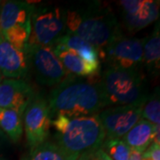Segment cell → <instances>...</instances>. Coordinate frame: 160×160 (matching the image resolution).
I'll list each match as a JSON object with an SVG mask.
<instances>
[{"mask_svg":"<svg viewBox=\"0 0 160 160\" xmlns=\"http://www.w3.org/2000/svg\"><path fill=\"white\" fill-rule=\"evenodd\" d=\"M48 107L52 117L62 115L70 118L98 114L106 107L99 82L68 76L51 92Z\"/></svg>","mask_w":160,"mask_h":160,"instance_id":"6da1fadb","label":"cell"},{"mask_svg":"<svg viewBox=\"0 0 160 160\" xmlns=\"http://www.w3.org/2000/svg\"><path fill=\"white\" fill-rule=\"evenodd\" d=\"M66 27L69 32L93 46L101 58L105 49L121 35L114 12L100 2L66 12Z\"/></svg>","mask_w":160,"mask_h":160,"instance_id":"7a4b0ae2","label":"cell"},{"mask_svg":"<svg viewBox=\"0 0 160 160\" xmlns=\"http://www.w3.org/2000/svg\"><path fill=\"white\" fill-rule=\"evenodd\" d=\"M52 126L57 132L58 145L78 157L102 148L106 137L98 114L73 118L58 115Z\"/></svg>","mask_w":160,"mask_h":160,"instance_id":"3957f363","label":"cell"},{"mask_svg":"<svg viewBox=\"0 0 160 160\" xmlns=\"http://www.w3.org/2000/svg\"><path fill=\"white\" fill-rule=\"evenodd\" d=\"M106 107L124 105H143L147 100L142 78L136 69L109 67L99 81Z\"/></svg>","mask_w":160,"mask_h":160,"instance_id":"277c9868","label":"cell"},{"mask_svg":"<svg viewBox=\"0 0 160 160\" xmlns=\"http://www.w3.org/2000/svg\"><path fill=\"white\" fill-rule=\"evenodd\" d=\"M35 6L27 1H6L0 12V35L20 51L28 52Z\"/></svg>","mask_w":160,"mask_h":160,"instance_id":"5b68a950","label":"cell"},{"mask_svg":"<svg viewBox=\"0 0 160 160\" xmlns=\"http://www.w3.org/2000/svg\"><path fill=\"white\" fill-rule=\"evenodd\" d=\"M66 28V12L61 8L35 9L31 18L29 45L52 47L65 34Z\"/></svg>","mask_w":160,"mask_h":160,"instance_id":"8992f818","label":"cell"},{"mask_svg":"<svg viewBox=\"0 0 160 160\" xmlns=\"http://www.w3.org/2000/svg\"><path fill=\"white\" fill-rule=\"evenodd\" d=\"M28 56L29 67L33 68L35 77L40 85L57 86L69 76L49 46L29 45Z\"/></svg>","mask_w":160,"mask_h":160,"instance_id":"52a82bcc","label":"cell"},{"mask_svg":"<svg viewBox=\"0 0 160 160\" xmlns=\"http://www.w3.org/2000/svg\"><path fill=\"white\" fill-rule=\"evenodd\" d=\"M145 39L118 37L103 52L102 59L109 67L122 69H136L142 62Z\"/></svg>","mask_w":160,"mask_h":160,"instance_id":"ba28073f","label":"cell"},{"mask_svg":"<svg viewBox=\"0 0 160 160\" xmlns=\"http://www.w3.org/2000/svg\"><path fill=\"white\" fill-rule=\"evenodd\" d=\"M142 106H115L98 114L105 131V139H119L126 134L141 120Z\"/></svg>","mask_w":160,"mask_h":160,"instance_id":"9c48e42d","label":"cell"},{"mask_svg":"<svg viewBox=\"0 0 160 160\" xmlns=\"http://www.w3.org/2000/svg\"><path fill=\"white\" fill-rule=\"evenodd\" d=\"M50 125L51 115L47 102L35 98L24 112V129L31 150L46 142Z\"/></svg>","mask_w":160,"mask_h":160,"instance_id":"30bf717a","label":"cell"},{"mask_svg":"<svg viewBox=\"0 0 160 160\" xmlns=\"http://www.w3.org/2000/svg\"><path fill=\"white\" fill-rule=\"evenodd\" d=\"M122 17L129 31H138L154 22L159 15V2L152 0H124L120 2Z\"/></svg>","mask_w":160,"mask_h":160,"instance_id":"8fae6325","label":"cell"},{"mask_svg":"<svg viewBox=\"0 0 160 160\" xmlns=\"http://www.w3.org/2000/svg\"><path fill=\"white\" fill-rule=\"evenodd\" d=\"M35 98L32 87L24 80L7 78L0 83V108L14 110L22 117Z\"/></svg>","mask_w":160,"mask_h":160,"instance_id":"7c38bea8","label":"cell"},{"mask_svg":"<svg viewBox=\"0 0 160 160\" xmlns=\"http://www.w3.org/2000/svg\"><path fill=\"white\" fill-rule=\"evenodd\" d=\"M29 69L28 52L20 51L0 35V72L2 76L21 79Z\"/></svg>","mask_w":160,"mask_h":160,"instance_id":"4fadbf2b","label":"cell"},{"mask_svg":"<svg viewBox=\"0 0 160 160\" xmlns=\"http://www.w3.org/2000/svg\"><path fill=\"white\" fill-rule=\"evenodd\" d=\"M56 54L65 70L76 77H94L100 67L86 62L76 52L66 49L59 44H54L51 47Z\"/></svg>","mask_w":160,"mask_h":160,"instance_id":"5bb4252c","label":"cell"},{"mask_svg":"<svg viewBox=\"0 0 160 160\" xmlns=\"http://www.w3.org/2000/svg\"><path fill=\"white\" fill-rule=\"evenodd\" d=\"M159 126H155L145 119H141L130 131L124 135V142L132 149L143 153L153 142L155 133Z\"/></svg>","mask_w":160,"mask_h":160,"instance_id":"9a60e30c","label":"cell"},{"mask_svg":"<svg viewBox=\"0 0 160 160\" xmlns=\"http://www.w3.org/2000/svg\"><path fill=\"white\" fill-rule=\"evenodd\" d=\"M55 44L64 46L66 49L76 52L86 62L100 67V60L97 50L81 38L67 32L57 40Z\"/></svg>","mask_w":160,"mask_h":160,"instance_id":"2e32d148","label":"cell"},{"mask_svg":"<svg viewBox=\"0 0 160 160\" xmlns=\"http://www.w3.org/2000/svg\"><path fill=\"white\" fill-rule=\"evenodd\" d=\"M22 117L14 110L0 108V129L13 142H17L23 132Z\"/></svg>","mask_w":160,"mask_h":160,"instance_id":"e0dca14e","label":"cell"},{"mask_svg":"<svg viewBox=\"0 0 160 160\" xmlns=\"http://www.w3.org/2000/svg\"><path fill=\"white\" fill-rule=\"evenodd\" d=\"M78 157L61 148L58 144L45 142L31 150L29 160H78Z\"/></svg>","mask_w":160,"mask_h":160,"instance_id":"ac0fdd59","label":"cell"},{"mask_svg":"<svg viewBox=\"0 0 160 160\" xmlns=\"http://www.w3.org/2000/svg\"><path fill=\"white\" fill-rule=\"evenodd\" d=\"M160 60V38L159 25L155 27L152 34L148 39H145L143 45V59L149 69H159Z\"/></svg>","mask_w":160,"mask_h":160,"instance_id":"d6986e66","label":"cell"},{"mask_svg":"<svg viewBox=\"0 0 160 160\" xmlns=\"http://www.w3.org/2000/svg\"><path fill=\"white\" fill-rule=\"evenodd\" d=\"M102 149L112 160H128L131 149L121 139H105Z\"/></svg>","mask_w":160,"mask_h":160,"instance_id":"ffe728a7","label":"cell"},{"mask_svg":"<svg viewBox=\"0 0 160 160\" xmlns=\"http://www.w3.org/2000/svg\"><path fill=\"white\" fill-rule=\"evenodd\" d=\"M145 120L155 126H159L160 123V102L158 90L152 96L147 98L142 106V114Z\"/></svg>","mask_w":160,"mask_h":160,"instance_id":"44dd1931","label":"cell"},{"mask_svg":"<svg viewBox=\"0 0 160 160\" xmlns=\"http://www.w3.org/2000/svg\"><path fill=\"white\" fill-rule=\"evenodd\" d=\"M78 160H112L102 148L86 151L78 157Z\"/></svg>","mask_w":160,"mask_h":160,"instance_id":"7402d4cb","label":"cell"},{"mask_svg":"<svg viewBox=\"0 0 160 160\" xmlns=\"http://www.w3.org/2000/svg\"><path fill=\"white\" fill-rule=\"evenodd\" d=\"M142 156L149 158L151 160H160L159 144H157L155 142L151 143L147 150L143 153Z\"/></svg>","mask_w":160,"mask_h":160,"instance_id":"603a6c76","label":"cell"},{"mask_svg":"<svg viewBox=\"0 0 160 160\" xmlns=\"http://www.w3.org/2000/svg\"><path fill=\"white\" fill-rule=\"evenodd\" d=\"M142 152L138 151L136 149H132L130 152V157L128 160H142Z\"/></svg>","mask_w":160,"mask_h":160,"instance_id":"cb8c5ba5","label":"cell"},{"mask_svg":"<svg viewBox=\"0 0 160 160\" xmlns=\"http://www.w3.org/2000/svg\"><path fill=\"white\" fill-rule=\"evenodd\" d=\"M9 143V138L4 132L0 129V148L3 146H6Z\"/></svg>","mask_w":160,"mask_h":160,"instance_id":"d4e9b609","label":"cell"},{"mask_svg":"<svg viewBox=\"0 0 160 160\" xmlns=\"http://www.w3.org/2000/svg\"><path fill=\"white\" fill-rule=\"evenodd\" d=\"M142 160H151L149 158H147V157H143L142 156Z\"/></svg>","mask_w":160,"mask_h":160,"instance_id":"484cf974","label":"cell"},{"mask_svg":"<svg viewBox=\"0 0 160 160\" xmlns=\"http://www.w3.org/2000/svg\"><path fill=\"white\" fill-rule=\"evenodd\" d=\"M2 78H3V76L1 74V72H0V83L2 82Z\"/></svg>","mask_w":160,"mask_h":160,"instance_id":"4316f807","label":"cell"},{"mask_svg":"<svg viewBox=\"0 0 160 160\" xmlns=\"http://www.w3.org/2000/svg\"><path fill=\"white\" fill-rule=\"evenodd\" d=\"M1 7H2V2L0 1V12H1Z\"/></svg>","mask_w":160,"mask_h":160,"instance_id":"83f0119b","label":"cell"}]
</instances>
